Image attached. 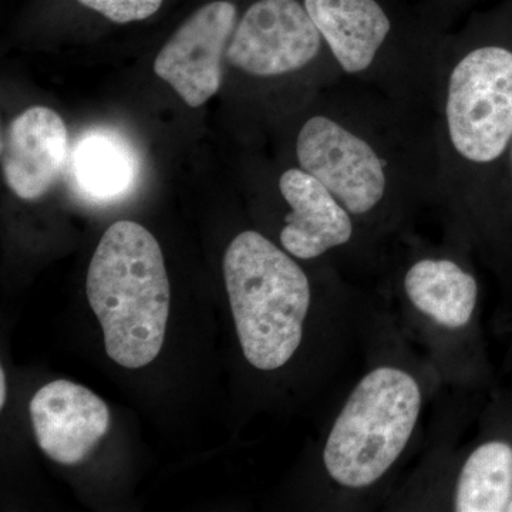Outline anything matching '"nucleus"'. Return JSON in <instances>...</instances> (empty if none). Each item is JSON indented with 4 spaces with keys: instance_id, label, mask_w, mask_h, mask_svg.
I'll return each mask as SVG.
<instances>
[{
    "instance_id": "4468645a",
    "label": "nucleus",
    "mask_w": 512,
    "mask_h": 512,
    "mask_svg": "<svg viewBox=\"0 0 512 512\" xmlns=\"http://www.w3.org/2000/svg\"><path fill=\"white\" fill-rule=\"evenodd\" d=\"M512 500V446L493 440L471 453L458 478L456 510L508 511Z\"/></svg>"
},
{
    "instance_id": "1a4fd4ad",
    "label": "nucleus",
    "mask_w": 512,
    "mask_h": 512,
    "mask_svg": "<svg viewBox=\"0 0 512 512\" xmlns=\"http://www.w3.org/2000/svg\"><path fill=\"white\" fill-rule=\"evenodd\" d=\"M67 157L66 124L49 107H30L3 133V174L10 190L22 200L42 198L59 180Z\"/></svg>"
},
{
    "instance_id": "dca6fc26",
    "label": "nucleus",
    "mask_w": 512,
    "mask_h": 512,
    "mask_svg": "<svg viewBox=\"0 0 512 512\" xmlns=\"http://www.w3.org/2000/svg\"><path fill=\"white\" fill-rule=\"evenodd\" d=\"M498 177L503 181L505 188H507L508 192L512 197V143L510 146V150H508L507 157H505L503 168H501L500 174Z\"/></svg>"
},
{
    "instance_id": "9d476101",
    "label": "nucleus",
    "mask_w": 512,
    "mask_h": 512,
    "mask_svg": "<svg viewBox=\"0 0 512 512\" xmlns=\"http://www.w3.org/2000/svg\"><path fill=\"white\" fill-rule=\"evenodd\" d=\"M279 190L291 207L281 231V244L292 256L318 258L329 249L350 241V212L318 178L308 171L291 168L281 175Z\"/></svg>"
},
{
    "instance_id": "39448f33",
    "label": "nucleus",
    "mask_w": 512,
    "mask_h": 512,
    "mask_svg": "<svg viewBox=\"0 0 512 512\" xmlns=\"http://www.w3.org/2000/svg\"><path fill=\"white\" fill-rule=\"evenodd\" d=\"M302 170L313 177L352 215L375 210L387 191L386 158L356 130L328 116L311 117L296 141Z\"/></svg>"
},
{
    "instance_id": "ddd939ff",
    "label": "nucleus",
    "mask_w": 512,
    "mask_h": 512,
    "mask_svg": "<svg viewBox=\"0 0 512 512\" xmlns=\"http://www.w3.org/2000/svg\"><path fill=\"white\" fill-rule=\"evenodd\" d=\"M407 296L419 311L441 326H466L477 305V282L450 259H423L407 272Z\"/></svg>"
},
{
    "instance_id": "f257e3e1",
    "label": "nucleus",
    "mask_w": 512,
    "mask_h": 512,
    "mask_svg": "<svg viewBox=\"0 0 512 512\" xmlns=\"http://www.w3.org/2000/svg\"><path fill=\"white\" fill-rule=\"evenodd\" d=\"M86 293L111 360L138 369L156 359L167 329L170 282L160 245L143 225L119 221L104 232Z\"/></svg>"
},
{
    "instance_id": "0eeeda50",
    "label": "nucleus",
    "mask_w": 512,
    "mask_h": 512,
    "mask_svg": "<svg viewBox=\"0 0 512 512\" xmlns=\"http://www.w3.org/2000/svg\"><path fill=\"white\" fill-rule=\"evenodd\" d=\"M237 8L215 0L185 20L154 62V73L190 107H200L220 90L222 52L237 28Z\"/></svg>"
},
{
    "instance_id": "f03ea898",
    "label": "nucleus",
    "mask_w": 512,
    "mask_h": 512,
    "mask_svg": "<svg viewBox=\"0 0 512 512\" xmlns=\"http://www.w3.org/2000/svg\"><path fill=\"white\" fill-rule=\"evenodd\" d=\"M224 276L245 359L259 370L286 365L311 305L301 266L264 235L245 231L225 252Z\"/></svg>"
},
{
    "instance_id": "7ed1b4c3",
    "label": "nucleus",
    "mask_w": 512,
    "mask_h": 512,
    "mask_svg": "<svg viewBox=\"0 0 512 512\" xmlns=\"http://www.w3.org/2000/svg\"><path fill=\"white\" fill-rule=\"evenodd\" d=\"M420 406V387L409 373L379 367L363 377L326 441L329 476L349 488L376 483L409 443Z\"/></svg>"
},
{
    "instance_id": "f3484780",
    "label": "nucleus",
    "mask_w": 512,
    "mask_h": 512,
    "mask_svg": "<svg viewBox=\"0 0 512 512\" xmlns=\"http://www.w3.org/2000/svg\"><path fill=\"white\" fill-rule=\"evenodd\" d=\"M6 403V377L5 370L0 369V407H5Z\"/></svg>"
},
{
    "instance_id": "a211bd4d",
    "label": "nucleus",
    "mask_w": 512,
    "mask_h": 512,
    "mask_svg": "<svg viewBox=\"0 0 512 512\" xmlns=\"http://www.w3.org/2000/svg\"><path fill=\"white\" fill-rule=\"evenodd\" d=\"M508 511L512 512V500H511L510 505H508Z\"/></svg>"
},
{
    "instance_id": "423d86ee",
    "label": "nucleus",
    "mask_w": 512,
    "mask_h": 512,
    "mask_svg": "<svg viewBox=\"0 0 512 512\" xmlns=\"http://www.w3.org/2000/svg\"><path fill=\"white\" fill-rule=\"evenodd\" d=\"M323 39L298 0H258L239 20L229 63L256 77L298 72L318 57Z\"/></svg>"
},
{
    "instance_id": "2eb2a0df",
    "label": "nucleus",
    "mask_w": 512,
    "mask_h": 512,
    "mask_svg": "<svg viewBox=\"0 0 512 512\" xmlns=\"http://www.w3.org/2000/svg\"><path fill=\"white\" fill-rule=\"evenodd\" d=\"M114 23L138 22L156 15L164 0H77Z\"/></svg>"
},
{
    "instance_id": "6e6552de",
    "label": "nucleus",
    "mask_w": 512,
    "mask_h": 512,
    "mask_svg": "<svg viewBox=\"0 0 512 512\" xmlns=\"http://www.w3.org/2000/svg\"><path fill=\"white\" fill-rule=\"evenodd\" d=\"M37 446L63 466H76L92 454L110 427L107 404L69 380L47 383L29 404Z\"/></svg>"
},
{
    "instance_id": "f8f14e48",
    "label": "nucleus",
    "mask_w": 512,
    "mask_h": 512,
    "mask_svg": "<svg viewBox=\"0 0 512 512\" xmlns=\"http://www.w3.org/2000/svg\"><path fill=\"white\" fill-rule=\"evenodd\" d=\"M70 174L77 192L89 201L120 200L136 183V153L126 138L110 130L84 133L70 153Z\"/></svg>"
},
{
    "instance_id": "20e7f679",
    "label": "nucleus",
    "mask_w": 512,
    "mask_h": 512,
    "mask_svg": "<svg viewBox=\"0 0 512 512\" xmlns=\"http://www.w3.org/2000/svg\"><path fill=\"white\" fill-rule=\"evenodd\" d=\"M444 120L458 160L500 174L512 143V40L473 47L448 76Z\"/></svg>"
},
{
    "instance_id": "9b49d317",
    "label": "nucleus",
    "mask_w": 512,
    "mask_h": 512,
    "mask_svg": "<svg viewBox=\"0 0 512 512\" xmlns=\"http://www.w3.org/2000/svg\"><path fill=\"white\" fill-rule=\"evenodd\" d=\"M303 5L348 74L367 72L392 33V20L376 0H303Z\"/></svg>"
}]
</instances>
